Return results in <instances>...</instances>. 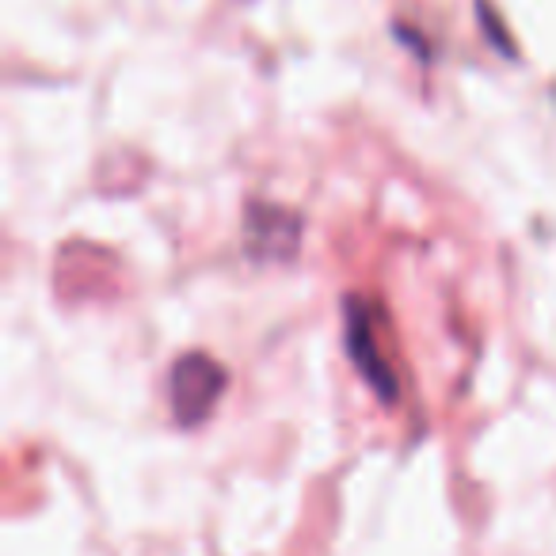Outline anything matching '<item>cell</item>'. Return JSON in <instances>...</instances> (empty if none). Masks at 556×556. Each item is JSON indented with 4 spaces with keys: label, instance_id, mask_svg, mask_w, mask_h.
<instances>
[{
    "label": "cell",
    "instance_id": "cell-3",
    "mask_svg": "<svg viewBox=\"0 0 556 556\" xmlns=\"http://www.w3.org/2000/svg\"><path fill=\"white\" fill-rule=\"evenodd\" d=\"M298 237H302V217L290 214V210L260 206V202L248 210L244 244L260 260H282V255H290L298 248Z\"/></svg>",
    "mask_w": 556,
    "mask_h": 556
},
{
    "label": "cell",
    "instance_id": "cell-1",
    "mask_svg": "<svg viewBox=\"0 0 556 556\" xmlns=\"http://www.w3.org/2000/svg\"><path fill=\"white\" fill-rule=\"evenodd\" d=\"M348 351L355 358L358 374L366 386L378 393L381 404H396L401 396V381H396V363H393V336H389V320L381 313L378 302L366 298H348Z\"/></svg>",
    "mask_w": 556,
    "mask_h": 556
},
{
    "label": "cell",
    "instance_id": "cell-2",
    "mask_svg": "<svg viewBox=\"0 0 556 556\" xmlns=\"http://www.w3.org/2000/svg\"><path fill=\"white\" fill-rule=\"evenodd\" d=\"M225 386H229V374L217 358L191 351L172 366L168 378V401H172V416L184 427H199L202 419L214 412V404L222 401Z\"/></svg>",
    "mask_w": 556,
    "mask_h": 556
}]
</instances>
